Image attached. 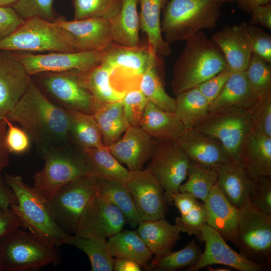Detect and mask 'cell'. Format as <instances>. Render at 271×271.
<instances>
[{
  "mask_svg": "<svg viewBox=\"0 0 271 271\" xmlns=\"http://www.w3.org/2000/svg\"><path fill=\"white\" fill-rule=\"evenodd\" d=\"M4 270H5V267L3 264L2 254H1V251L0 249V271H4Z\"/></svg>",
  "mask_w": 271,
  "mask_h": 271,
  "instance_id": "cell-62",
  "label": "cell"
},
{
  "mask_svg": "<svg viewBox=\"0 0 271 271\" xmlns=\"http://www.w3.org/2000/svg\"><path fill=\"white\" fill-rule=\"evenodd\" d=\"M24 20L11 7H0V40L15 31Z\"/></svg>",
  "mask_w": 271,
  "mask_h": 271,
  "instance_id": "cell-52",
  "label": "cell"
},
{
  "mask_svg": "<svg viewBox=\"0 0 271 271\" xmlns=\"http://www.w3.org/2000/svg\"><path fill=\"white\" fill-rule=\"evenodd\" d=\"M31 79L24 66L11 52L0 53V119L15 106Z\"/></svg>",
  "mask_w": 271,
  "mask_h": 271,
  "instance_id": "cell-18",
  "label": "cell"
},
{
  "mask_svg": "<svg viewBox=\"0 0 271 271\" xmlns=\"http://www.w3.org/2000/svg\"><path fill=\"white\" fill-rule=\"evenodd\" d=\"M172 201L180 212L181 216L187 214L199 202L198 199L191 194L180 191L173 194Z\"/></svg>",
  "mask_w": 271,
  "mask_h": 271,
  "instance_id": "cell-55",
  "label": "cell"
},
{
  "mask_svg": "<svg viewBox=\"0 0 271 271\" xmlns=\"http://www.w3.org/2000/svg\"><path fill=\"white\" fill-rule=\"evenodd\" d=\"M131 172L125 184L141 221L165 218L169 204L162 186L146 169Z\"/></svg>",
  "mask_w": 271,
  "mask_h": 271,
  "instance_id": "cell-17",
  "label": "cell"
},
{
  "mask_svg": "<svg viewBox=\"0 0 271 271\" xmlns=\"http://www.w3.org/2000/svg\"><path fill=\"white\" fill-rule=\"evenodd\" d=\"M6 117L21 126L42 154L70 141L68 111L51 101L32 77L25 92Z\"/></svg>",
  "mask_w": 271,
  "mask_h": 271,
  "instance_id": "cell-1",
  "label": "cell"
},
{
  "mask_svg": "<svg viewBox=\"0 0 271 271\" xmlns=\"http://www.w3.org/2000/svg\"><path fill=\"white\" fill-rule=\"evenodd\" d=\"M221 2H222V3H225V2H236L237 0H219Z\"/></svg>",
  "mask_w": 271,
  "mask_h": 271,
  "instance_id": "cell-63",
  "label": "cell"
},
{
  "mask_svg": "<svg viewBox=\"0 0 271 271\" xmlns=\"http://www.w3.org/2000/svg\"><path fill=\"white\" fill-rule=\"evenodd\" d=\"M21 226L22 222L10 208L0 207V239Z\"/></svg>",
  "mask_w": 271,
  "mask_h": 271,
  "instance_id": "cell-53",
  "label": "cell"
},
{
  "mask_svg": "<svg viewBox=\"0 0 271 271\" xmlns=\"http://www.w3.org/2000/svg\"><path fill=\"white\" fill-rule=\"evenodd\" d=\"M67 244L81 250L88 256L92 271H112L114 258L109 250L106 239L71 235Z\"/></svg>",
  "mask_w": 271,
  "mask_h": 271,
  "instance_id": "cell-38",
  "label": "cell"
},
{
  "mask_svg": "<svg viewBox=\"0 0 271 271\" xmlns=\"http://www.w3.org/2000/svg\"><path fill=\"white\" fill-rule=\"evenodd\" d=\"M17 203V197L5 180H3L0 174V207L10 208L11 206Z\"/></svg>",
  "mask_w": 271,
  "mask_h": 271,
  "instance_id": "cell-57",
  "label": "cell"
},
{
  "mask_svg": "<svg viewBox=\"0 0 271 271\" xmlns=\"http://www.w3.org/2000/svg\"><path fill=\"white\" fill-rule=\"evenodd\" d=\"M252 54L271 63V36L256 25L241 22L238 25Z\"/></svg>",
  "mask_w": 271,
  "mask_h": 271,
  "instance_id": "cell-44",
  "label": "cell"
},
{
  "mask_svg": "<svg viewBox=\"0 0 271 271\" xmlns=\"http://www.w3.org/2000/svg\"><path fill=\"white\" fill-rule=\"evenodd\" d=\"M66 30L76 41L80 51H102L113 43L110 21L100 18L55 22Z\"/></svg>",
  "mask_w": 271,
  "mask_h": 271,
  "instance_id": "cell-20",
  "label": "cell"
},
{
  "mask_svg": "<svg viewBox=\"0 0 271 271\" xmlns=\"http://www.w3.org/2000/svg\"><path fill=\"white\" fill-rule=\"evenodd\" d=\"M250 14L251 19L249 23L254 25H259L271 30L270 3L255 7Z\"/></svg>",
  "mask_w": 271,
  "mask_h": 271,
  "instance_id": "cell-54",
  "label": "cell"
},
{
  "mask_svg": "<svg viewBox=\"0 0 271 271\" xmlns=\"http://www.w3.org/2000/svg\"><path fill=\"white\" fill-rule=\"evenodd\" d=\"M103 51L53 52L42 54L11 52L32 76L44 72L88 71L100 63Z\"/></svg>",
  "mask_w": 271,
  "mask_h": 271,
  "instance_id": "cell-13",
  "label": "cell"
},
{
  "mask_svg": "<svg viewBox=\"0 0 271 271\" xmlns=\"http://www.w3.org/2000/svg\"><path fill=\"white\" fill-rule=\"evenodd\" d=\"M206 268H208L209 270L212 271H230L231 270V269H230L229 268H226V267H216V268H213L211 267V266H208L206 267Z\"/></svg>",
  "mask_w": 271,
  "mask_h": 271,
  "instance_id": "cell-61",
  "label": "cell"
},
{
  "mask_svg": "<svg viewBox=\"0 0 271 271\" xmlns=\"http://www.w3.org/2000/svg\"><path fill=\"white\" fill-rule=\"evenodd\" d=\"M257 99L250 92L245 71L232 72L220 93L210 104L209 112L230 107L249 109Z\"/></svg>",
  "mask_w": 271,
  "mask_h": 271,
  "instance_id": "cell-29",
  "label": "cell"
},
{
  "mask_svg": "<svg viewBox=\"0 0 271 271\" xmlns=\"http://www.w3.org/2000/svg\"><path fill=\"white\" fill-rule=\"evenodd\" d=\"M187 177V180L181 185L179 191L188 193L204 203L217 182L216 172L190 160Z\"/></svg>",
  "mask_w": 271,
  "mask_h": 271,
  "instance_id": "cell-41",
  "label": "cell"
},
{
  "mask_svg": "<svg viewBox=\"0 0 271 271\" xmlns=\"http://www.w3.org/2000/svg\"><path fill=\"white\" fill-rule=\"evenodd\" d=\"M140 126L156 140H177L186 130L175 112L165 111L149 101Z\"/></svg>",
  "mask_w": 271,
  "mask_h": 271,
  "instance_id": "cell-28",
  "label": "cell"
},
{
  "mask_svg": "<svg viewBox=\"0 0 271 271\" xmlns=\"http://www.w3.org/2000/svg\"><path fill=\"white\" fill-rule=\"evenodd\" d=\"M81 149L91 174L125 183L130 178L132 172L121 165L107 147Z\"/></svg>",
  "mask_w": 271,
  "mask_h": 271,
  "instance_id": "cell-35",
  "label": "cell"
},
{
  "mask_svg": "<svg viewBox=\"0 0 271 271\" xmlns=\"http://www.w3.org/2000/svg\"><path fill=\"white\" fill-rule=\"evenodd\" d=\"M7 125L5 143L10 153L22 154L29 151L31 139L22 128L15 125L6 116L3 118Z\"/></svg>",
  "mask_w": 271,
  "mask_h": 271,
  "instance_id": "cell-50",
  "label": "cell"
},
{
  "mask_svg": "<svg viewBox=\"0 0 271 271\" xmlns=\"http://www.w3.org/2000/svg\"><path fill=\"white\" fill-rule=\"evenodd\" d=\"M251 127L250 109L230 107L208 112L193 128L218 140L231 160L241 161L242 147Z\"/></svg>",
  "mask_w": 271,
  "mask_h": 271,
  "instance_id": "cell-8",
  "label": "cell"
},
{
  "mask_svg": "<svg viewBox=\"0 0 271 271\" xmlns=\"http://www.w3.org/2000/svg\"><path fill=\"white\" fill-rule=\"evenodd\" d=\"M190 160L177 140L155 139L154 150L146 168L161 184L168 204L186 179Z\"/></svg>",
  "mask_w": 271,
  "mask_h": 271,
  "instance_id": "cell-12",
  "label": "cell"
},
{
  "mask_svg": "<svg viewBox=\"0 0 271 271\" xmlns=\"http://www.w3.org/2000/svg\"><path fill=\"white\" fill-rule=\"evenodd\" d=\"M235 246L250 260L269 266L271 262V215L248 199L239 209Z\"/></svg>",
  "mask_w": 271,
  "mask_h": 271,
  "instance_id": "cell-9",
  "label": "cell"
},
{
  "mask_svg": "<svg viewBox=\"0 0 271 271\" xmlns=\"http://www.w3.org/2000/svg\"><path fill=\"white\" fill-rule=\"evenodd\" d=\"M219 0H168L161 31L169 44L186 41L204 30L214 29L221 16Z\"/></svg>",
  "mask_w": 271,
  "mask_h": 271,
  "instance_id": "cell-4",
  "label": "cell"
},
{
  "mask_svg": "<svg viewBox=\"0 0 271 271\" xmlns=\"http://www.w3.org/2000/svg\"><path fill=\"white\" fill-rule=\"evenodd\" d=\"M54 2L55 0H18L12 8L24 20L38 17L55 22L61 17L55 11Z\"/></svg>",
  "mask_w": 271,
  "mask_h": 271,
  "instance_id": "cell-45",
  "label": "cell"
},
{
  "mask_svg": "<svg viewBox=\"0 0 271 271\" xmlns=\"http://www.w3.org/2000/svg\"><path fill=\"white\" fill-rule=\"evenodd\" d=\"M202 253L201 248L193 239L179 250L155 256L149 262V266L150 270L156 271H175L187 268L197 263Z\"/></svg>",
  "mask_w": 271,
  "mask_h": 271,
  "instance_id": "cell-40",
  "label": "cell"
},
{
  "mask_svg": "<svg viewBox=\"0 0 271 271\" xmlns=\"http://www.w3.org/2000/svg\"><path fill=\"white\" fill-rule=\"evenodd\" d=\"M126 222L122 212L95 190L74 234L106 239L121 231Z\"/></svg>",
  "mask_w": 271,
  "mask_h": 271,
  "instance_id": "cell-15",
  "label": "cell"
},
{
  "mask_svg": "<svg viewBox=\"0 0 271 271\" xmlns=\"http://www.w3.org/2000/svg\"><path fill=\"white\" fill-rule=\"evenodd\" d=\"M203 203L206 211L207 225L235 245L239 209L227 200L216 183Z\"/></svg>",
  "mask_w": 271,
  "mask_h": 271,
  "instance_id": "cell-22",
  "label": "cell"
},
{
  "mask_svg": "<svg viewBox=\"0 0 271 271\" xmlns=\"http://www.w3.org/2000/svg\"><path fill=\"white\" fill-rule=\"evenodd\" d=\"M5 180L14 192L17 203L10 208L24 227L49 244L56 246L67 244L70 234L61 228L53 219L47 199L34 186H30L19 175L6 174Z\"/></svg>",
  "mask_w": 271,
  "mask_h": 271,
  "instance_id": "cell-3",
  "label": "cell"
},
{
  "mask_svg": "<svg viewBox=\"0 0 271 271\" xmlns=\"http://www.w3.org/2000/svg\"><path fill=\"white\" fill-rule=\"evenodd\" d=\"M168 0H139L140 30L146 35L150 49L160 56L172 53L170 44L161 31V13Z\"/></svg>",
  "mask_w": 271,
  "mask_h": 271,
  "instance_id": "cell-26",
  "label": "cell"
},
{
  "mask_svg": "<svg viewBox=\"0 0 271 271\" xmlns=\"http://www.w3.org/2000/svg\"><path fill=\"white\" fill-rule=\"evenodd\" d=\"M96 176V190L116 207L132 227L141 221L131 194L125 183Z\"/></svg>",
  "mask_w": 271,
  "mask_h": 271,
  "instance_id": "cell-33",
  "label": "cell"
},
{
  "mask_svg": "<svg viewBox=\"0 0 271 271\" xmlns=\"http://www.w3.org/2000/svg\"><path fill=\"white\" fill-rule=\"evenodd\" d=\"M129 126H140L148 100L139 88L128 90L121 100Z\"/></svg>",
  "mask_w": 271,
  "mask_h": 271,
  "instance_id": "cell-46",
  "label": "cell"
},
{
  "mask_svg": "<svg viewBox=\"0 0 271 271\" xmlns=\"http://www.w3.org/2000/svg\"><path fill=\"white\" fill-rule=\"evenodd\" d=\"M74 19L100 18L111 21L117 14L121 0H72Z\"/></svg>",
  "mask_w": 271,
  "mask_h": 271,
  "instance_id": "cell-42",
  "label": "cell"
},
{
  "mask_svg": "<svg viewBox=\"0 0 271 271\" xmlns=\"http://www.w3.org/2000/svg\"><path fill=\"white\" fill-rule=\"evenodd\" d=\"M31 77L48 98L59 107L93 114L98 102L83 83L80 71L44 72Z\"/></svg>",
  "mask_w": 271,
  "mask_h": 271,
  "instance_id": "cell-10",
  "label": "cell"
},
{
  "mask_svg": "<svg viewBox=\"0 0 271 271\" xmlns=\"http://www.w3.org/2000/svg\"><path fill=\"white\" fill-rule=\"evenodd\" d=\"M206 220L204 204L199 201L187 214L176 217L175 225L181 232L194 235L200 239L202 228L207 224Z\"/></svg>",
  "mask_w": 271,
  "mask_h": 271,
  "instance_id": "cell-47",
  "label": "cell"
},
{
  "mask_svg": "<svg viewBox=\"0 0 271 271\" xmlns=\"http://www.w3.org/2000/svg\"><path fill=\"white\" fill-rule=\"evenodd\" d=\"M232 72L226 66L222 71L197 86L209 105L220 93Z\"/></svg>",
  "mask_w": 271,
  "mask_h": 271,
  "instance_id": "cell-51",
  "label": "cell"
},
{
  "mask_svg": "<svg viewBox=\"0 0 271 271\" xmlns=\"http://www.w3.org/2000/svg\"><path fill=\"white\" fill-rule=\"evenodd\" d=\"M252 94L258 98L271 92V67L258 56L252 54L244 71Z\"/></svg>",
  "mask_w": 271,
  "mask_h": 271,
  "instance_id": "cell-43",
  "label": "cell"
},
{
  "mask_svg": "<svg viewBox=\"0 0 271 271\" xmlns=\"http://www.w3.org/2000/svg\"><path fill=\"white\" fill-rule=\"evenodd\" d=\"M70 118L69 138L81 148L104 146L101 132L92 114L67 110Z\"/></svg>",
  "mask_w": 271,
  "mask_h": 271,
  "instance_id": "cell-36",
  "label": "cell"
},
{
  "mask_svg": "<svg viewBox=\"0 0 271 271\" xmlns=\"http://www.w3.org/2000/svg\"><path fill=\"white\" fill-rule=\"evenodd\" d=\"M200 240L205 248L199 260L187 271H198L208 266L218 264L239 271H263L267 265L253 262L233 249L216 231L205 225L202 228Z\"/></svg>",
  "mask_w": 271,
  "mask_h": 271,
  "instance_id": "cell-16",
  "label": "cell"
},
{
  "mask_svg": "<svg viewBox=\"0 0 271 271\" xmlns=\"http://www.w3.org/2000/svg\"><path fill=\"white\" fill-rule=\"evenodd\" d=\"M95 181L92 174L83 176L47 199L53 219L67 233H75L82 212L96 190Z\"/></svg>",
  "mask_w": 271,
  "mask_h": 271,
  "instance_id": "cell-11",
  "label": "cell"
},
{
  "mask_svg": "<svg viewBox=\"0 0 271 271\" xmlns=\"http://www.w3.org/2000/svg\"><path fill=\"white\" fill-rule=\"evenodd\" d=\"M139 0H121L116 16L110 21L113 43L125 47L139 45Z\"/></svg>",
  "mask_w": 271,
  "mask_h": 271,
  "instance_id": "cell-30",
  "label": "cell"
},
{
  "mask_svg": "<svg viewBox=\"0 0 271 271\" xmlns=\"http://www.w3.org/2000/svg\"><path fill=\"white\" fill-rule=\"evenodd\" d=\"M0 51L31 53L81 51L66 30L55 22L38 17L24 20L12 34L0 40Z\"/></svg>",
  "mask_w": 271,
  "mask_h": 271,
  "instance_id": "cell-5",
  "label": "cell"
},
{
  "mask_svg": "<svg viewBox=\"0 0 271 271\" xmlns=\"http://www.w3.org/2000/svg\"><path fill=\"white\" fill-rule=\"evenodd\" d=\"M211 39L218 46L232 72L244 71L252 52L238 25L224 26L214 33Z\"/></svg>",
  "mask_w": 271,
  "mask_h": 271,
  "instance_id": "cell-24",
  "label": "cell"
},
{
  "mask_svg": "<svg viewBox=\"0 0 271 271\" xmlns=\"http://www.w3.org/2000/svg\"><path fill=\"white\" fill-rule=\"evenodd\" d=\"M155 139L140 126H129L123 136L107 147L111 153L131 172L144 169L154 150Z\"/></svg>",
  "mask_w": 271,
  "mask_h": 271,
  "instance_id": "cell-19",
  "label": "cell"
},
{
  "mask_svg": "<svg viewBox=\"0 0 271 271\" xmlns=\"http://www.w3.org/2000/svg\"><path fill=\"white\" fill-rule=\"evenodd\" d=\"M217 174L216 184L227 200L240 209L248 199L254 179L241 161L230 160L214 168Z\"/></svg>",
  "mask_w": 271,
  "mask_h": 271,
  "instance_id": "cell-23",
  "label": "cell"
},
{
  "mask_svg": "<svg viewBox=\"0 0 271 271\" xmlns=\"http://www.w3.org/2000/svg\"><path fill=\"white\" fill-rule=\"evenodd\" d=\"M186 42L173 68L171 87L175 95L197 87L227 66L220 48L203 31Z\"/></svg>",
  "mask_w": 271,
  "mask_h": 271,
  "instance_id": "cell-2",
  "label": "cell"
},
{
  "mask_svg": "<svg viewBox=\"0 0 271 271\" xmlns=\"http://www.w3.org/2000/svg\"><path fill=\"white\" fill-rule=\"evenodd\" d=\"M142 266L136 261L125 258H114L113 268L114 271H141Z\"/></svg>",
  "mask_w": 271,
  "mask_h": 271,
  "instance_id": "cell-58",
  "label": "cell"
},
{
  "mask_svg": "<svg viewBox=\"0 0 271 271\" xmlns=\"http://www.w3.org/2000/svg\"><path fill=\"white\" fill-rule=\"evenodd\" d=\"M18 0H0V7H11L16 3Z\"/></svg>",
  "mask_w": 271,
  "mask_h": 271,
  "instance_id": "cell-60",
  "label": "cell"
},
{
  "mask_svg": "<svg viewBox=\"0 0 271 271\" xmlns=\"http://www.w3.org/2000/svg\"><path fill=\"white\" fill-rule=\"evenodd\" d=\"M107 241L109 250L113 257L133 260L142 267L150 270L149 263L153 255L136 230L122 229L108 238Z\"/></svg>",
  "mask_w": 271,
  "mask_h": 271,
  "instance_id": "cell-31",
  "label": "cell"
},
{
  "mask_svg": "<svg viewBox=\"0 0 271 271\" xmlns=\"http://www.w3.org/2000/svg\"><path fill=\"white\" fill-rule=\"evenodd\" d=\"M175 113L186 130L192 129L209 112V103L197 87L176 95Z\"/></svg>",
  "mask_w": 271,
  "mask_h": 271,
  "instance_id": "cell-37",
  "label": "cell"
},
{
  "mask_svg": "<svg viewBox=\"0 0 271 271\" xmlns=\"http://www.w3.org/2000/svg\"><path fill=\"white\" fill-rule=\"evenodd\" d=\"M136 230L152 254L160 256L173 250L181 232L165 218L141 221Z\"/></svg>",
  "mask_w": 271,
  "mask_h": 271,
  "instance_id": "cell-27",
  "label": "cell"
},
{
  "mask_svg": "<svg viewBox=\"0 0 271 271\" xmlns=\"http://www.w3.org/2000/svg\"><path fill=\"white\" fill-rule=\"evenodd\" d=\"M159 58L141 77L139 88L148 100L161 109L175 112L176 99L166 91L159 72Z\"/></svg>",
  "mask_w": 271,
  "mask_h": 271,
  "instance_id": "cell-39",
  "label": "cell"
},
{
  "mask_svg": "<svg viewBox=\"0 0 271 271\" xmlns=\"http://www.w3.org/2000/svg\"><path fill=\"white\" fill-rule=\"evenodd\" d=\"M271 0H237L240 7L247 13L250 14L255 7L270 3Z\"/></svg>",
  "mask_w": 271,
  "mask_h": 271,
  "instance_id": "cell-59",
  "label": "cell"
},
{
  "mask_svg": "<svg viewBox=\"0 0 271 271\" xmlns=\"http://www.w3.org/2000/svg\"><path fill=\"white\" fill-rule=\"evenodd\" d=\"M7 125L3 119H0V174L9 165L10 154L5 143Z\"/></svg>",
  "mask_w": 271,
  "mask_h": 271,
  "instance_id": "cell-56",
  "label": "cell"
},
{
  "mask_svg": "<svg viewBox=\"0 0 271 271\" xmlns=\"http://www.w3.org/2000/svg\"><path fill=\"white\" fill-rule=\"evenodd\" d=\"M159 56L151 50L147 44L125 47L113 43L103 50L100 63L110 69L113 77L119 85L123 86L125 82L131 89L127 82L135 87L134 82H140L142 76Z\"/></svg>",
  "mask_w": 271,
  "mask_h": 271,
  "instance_id": "cell-14",
  "label": "cell"
},
{
  "mask_svg": "<svg viewBox=\"0 0 271 271\" xmlns=\"http://www.w3.org/2000/svg\"><path fill=\"white\" fill-rule=\"evenodd\" d=\"M250 114L251 128L271 137V92L257 99Z\"/></svg>",
  "mask_w": 271,
  "mask_h": 271,
  "instance_id": "cell-48",
  "label": "cell"
},
{
  "mask_svg": "<svg viewBox=\"0 0 271 271\" xmlns=\"http://www.w3.org/2000/svg\"><path fill=\"white\" fill-rule=\"evenodd\" d=\"M5 270L27 271L61 262L55 246L19 228L0 239Z\"/></svg>",
  "mask_w": 271,
  "mask_h": 271,
  "instance_id": "cell-7",
  "label": "cell"
},
{
  "mask_svg": "<svg viewBox=\"0 0 271 271\" xmlns=\"http://www.w3.org/2000/svg\"><path fill=\"white\" fill-rule=\"evenodd\" d=\"M102 137L103 144L108 147L119 139L129 126L121 101L97 102L93 113Z\"/></svg>",
  "mask_w": 271,
  "mask_h": 271,
  "instance_id": "cell-32",
  "label": "cell"
},
{
  "mask_svg": "<svg viewBox=\"0 0 271 271\" xmlns=\"http://www.w3.org/2000/svg\"><path fill=\"white\" fill-rule=\"evenodd\" d=\"M80 76L85 86L98 102L120 101L126 93L115 83L110 69L101 63L88 71H80Z\"/></svg>",
  "mask_w": 271,
  "mask_h": 271,
  "instance_id": "cell-34",
  "label": "cell"
},
{
  "mask_svg": "<svg viewBox=\"0 0 271 271\" xmlns=\"http://www.w3.org/2000/svg\"><path fill=\"white\" fill-rule=\"evenodd\" d=\"M241 161L252 178L271 177V137L251 128L242 147Z\"/></svg>",
  "mask_w": 271,
  "mask_h": 271,
  "instance_id": "cell-25",
  "label": "cell"
},
{
  "mask_svg": "<svg viewBox=\"0 0 271 271\" xmlns=\"http://www.w3.org/2000/svg\"><path fill=\"white\" fill-rule=\"evenodd\" d=\"M248 199L254 207L271 215V177L255 178L249 191Z\"/></svg>",
  "mask_w": 271,
  "mask_h": 271,
  "instance_id": "cell-49",
  "label": "cell"
},
{
  "mask_svg": "<svg viewBox=\"0 0 271 271\" xmlns=\"http://www.w3.org/2000/svg\"><path fill=\"white\" fill-rule=\"evenodd\" d=\"M177 141L190 160L214 168L231 160L217 139L193 128L186 130Z\"/></svg>",
  "mask_w": 271,
  "mask_h": 271,
  "instance_id": "cell-21",
  "label": "cell"
},
{
  "mask_svg": "<svg viewBox=\"0 0 271 271\" xmlns=\"http://www.w3.org/2000/svg\"><path fill=\"white\" fill-rule=\"evenodd\" d=\"M42 155L44 165L33 176V186L47 199L66 185L91 174L80 148L71 149L67 144Z\"/></svg>",
  "mask_w": 271,
  "mask_h": 271,
  "instance_id": "cell-6",
  "label": "cell"
}]
</instances>
